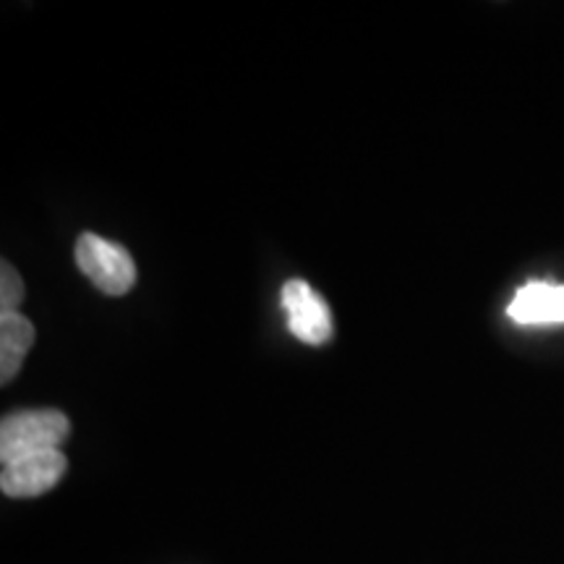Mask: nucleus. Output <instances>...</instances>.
<instances>
[{
	"mask_svg": "<svg viewBox=\"0 0 564 564\" xmlns=\"http://www.w3.org/2000/svg\"><path fill=\"white\" fill-rule=\"evenodd\" d=\"M34 345V327L21 314H0V382L9 384L17 377L26 352Z\"/></svg>",
	"mask_w": 564,
	"mask_h": 564,
	"instance_id": "nucleus-6",
	"label": "nucleus"
},
{
	"mask_svg": "<svg viewBox=\"0 0 564 564\" xmlns=\"http://www.w3.org/2000/svg\"><path fill=\"white\" fill-rule=\"evenodd\" d=\"M70 421L55 408L9 413L0 421V460L9 465L21 457L53 453L68 440Z\"/></svg>",
	"mask_w": 564,
	"mask_h": 564,
	"instance_id": "nucleus-1",
	"label": "nucleus"
},
{
	"mask_svg": "<svg viewBox=\"0 0 564 564\" xmlns=\"http://www.w3.org/2000/svg\"><path fill=\"white\" fill-rule=\"evenodd\" d=\"M288 329L306 345H324L333 337V314L327 301L306 280H288L280 293Z\"/></svg>",
	"mask_w": 564,
	"mask_h": 564,
	"instance_id": "nucleus-3",
	"label": "nucleus"
},
{
	"mask_svg": "<svg viewBox=\"0 0 564 564\" xmlns=\"http://www.w3.org/2000/svg\"><path fill=\"white\" fill-rule=\"evenodd\" d=\"M21 299H24V282L9 262H3L0 267V308H3V314L17 312Z\"/></svg>",
	"mask_w": 564,
	"mask_h": 564,
	"instance_id": "nucleus-7",
	"label": "nucleus"
},
{
	"mask_svg": "<svg viewBox=\"0 0 564 564\" xmlns=\"http://www.w3.org/2000/svg\"><path fill=\"white\" fill-rule=\"evenodd\" d=\"M66 468H68L66 455H63L61 449L32 455V457H21V460L3 465V474H0V489H3L6 497H13V499L40 497V494L51 491L53 486L61 481L63 474H66Z\"/></svg>",
	"mask_w": 564,
	"mask_h": 564,
	"instance_id": "nucleus-4",
	"label": "nucleus"
},
{
	"mask_svg": "<svg viewBox=\"0 0 564 564\" xmlns=\"http://www.w3.org/2000/svg\"><path fill=\"white\" fill-rule=\"evenodd\" d=\"M76 264L97 291L108 295L129 293L137 282V264H133L131 253L95 232H84L76 241Z\"/></svg>",
	"mask_w": 564,
	"mask_h": 564,
	"instance_id": "nucleus-2",
	"label": "nucleus"
},
{
	"mask_svg": "<svg viewBox=\"0 0 564 564\" xmlns=\"http://www.w3.org/2000/svg\"><path fill=\"white\" fill-rule=\"evenodd\" d=\"M507 314L520 327L564 324V285L556 282H528L514 293Z\"/></svg>",
	"mask_w": 564,
	"mask_h": 564,
	"instance_id": "nucleus-5",
	"label": "nucleus"
}]
</instances>
